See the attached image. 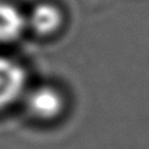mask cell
<instances>
[{
    "instance_id": "cell-1",
    "label": "cell",
    "mask_w": 149,
    "mask_h": 149,
    "mask_svg": "<svg viewBox=\"0 0 149 149\" xmlns=\"http://www.w3.org/2000/svg\"><path fill=\"white\" fill-rule=\"evenodd\" d=\"M24 68L8 58L0 56V109L13 103L25 89Z\"/></svg>"
},
{
    "instance_id": "cell-2",
    "label": "cell",
    "mask_w": 149,
    "mask_h": 149,
    "mask_svg": "<svg viewBox=\"0 0 149 149\" xmlns=\"http://www.w3.org/2000/svg\"><path fill=\"white\" fill-rule=\"evenodd\" d=\"M28 109L36 118L51 120L62 114L64 109V100L58 90L42 86L29 94Z\"/></svg>"
},
{
    "instance_id": "cell-3",
    "label": "cell",
    "mask_w": 149,
    "mask_h": 149,
    "mask_svg": "<svg viewBox=\"0 0 149 149\" xmlns=\"http://www.w3.org/2000/svg\"><path fill=\"white\" fill-rule=\"evenodd\" d=\"M26 20L16 7L0 3V42H12L22 34Z\"/></svg>"
},
{
    "instance_id": "cell-4",
    "label": "cell",
    "mask_w": 149,
    "mask_h": 149,
    "mask_svg": "<svg viewBox=\"0 0 149 149\" xmlns=\"http://www.w3.org/2000/svg\"><path fill=\"white\" fill-rule=\"evenodd\" d=\"M29 24L36 33L46 36L59 29L62 24V15L60 10L54 5L39 4L31 10Z\"/></svg>"
}]
</instances>
